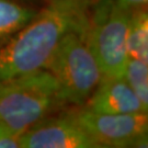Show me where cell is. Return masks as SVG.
<instances>
[{
	"mask_svg": "<svg viewBox=\"0 0 148 148\" xmlns=\"http://www.w3.org/2000/svg\"><path fill=\"white\" fill-rule=\"evenodd\" d=\"M132 13H115L89 24L87 42L102 77H123L127 62V30Z\"/></svg>",
	"mask_w": 148,
	"mask_h": 148,
	"instance_id": "cell-5",
	"label": "cell"
},
{
	"mask_svg": "<svg viewBox=\"0 0 148 148\" xmlns=\"http://www.w3.org/2000/svg\"><path fill=\"white\" fill-rule=\"evenodd\" d=\"M74 115L99 147H147V113L104 114L84 109Z\"/></svg>",
	"mask_w": 148,
	"mask_h": 148,
	"instance_id": "cell-4",
	"label": "cell"
},
{
	"mask_svg": "<svg viewBox=\"0 0 148 148\" xmlns=\"http://www.w3.org/2000/svg\"><path fill=\"white\" fill-rule=\"evenodd\" d=\"M59 103L58 84L45 68L0 81V122L19 136Z\"/></svg>",
	"mask_w": 148,
	"mask_h": 148,
	"instance_id": "cell-2",
	"label": "cell"
},
{
	"mask_svg": "<svg viewBox=\"0 0 148 148\" xmlns=\"http://www.w3.org/2000/svg\"><path fill=\"white\" fill-rule=\"evenodd\" d=\"M44 68L57 81L62 103H86L102 78L87 42V32L71 31L65 34Z\"/></svg>",
	"mask_w": 148,
	"mask_h": 148,
	"instance_id": "cell-3",
	"label": "cell"
},
{
	"mask_svg": "<svg viewBox=\"0 0 148 148\" xmlns=\"http://www.w3.org/2000/svg\"><path fill=\"white\" fill-rule=\"evenodd\" d=\"M148 0H98L92 9L90 24L97 23L115 13H133L139 9H146Z\"/></svg>",
	"mask_w": 148,
	"mask_h": 148,
	"instance_id": "cell-11",
	"label": "cell"
},
{
	"mask_svg": "<svg viewBox=\"0 0 148 148\" xmlns=\"http://www.w3.org/2000/svg\"><path fill=\"white\" fill-rule=\"evenodd\" d=\"M123 77L144 106L148 108V63L127 58Z\"/></svg>",
	"mask_w": 148,
	"mask_h": 148,
	"instance_id": "cell-10",
	"label": "cell"
},
{
	"mask_svg": "<svg viewBox=\"0 0 148 148\" xmlns=\"http://www.w3.org/2000/svg\"><path fill=\"white\" fill-rule=\"evenodd\" d=\"M37 11L13 0H0V40L11 36L27 25Z\"/></svg>",
	"mask_w": 148,
	"mask_h": 148,
	"instance_id": "cell-9",
	"label": "cell"
},
{
	"mask_svg": "<svg viewBox=\"0 0 148 148\" xmlns=\"http://www.w3.org/2000/svg\"><path fill=\"white\" fill-rule=\"evenodd\" d=\"M20 148H99L74 113L44 119L20 136Z\"/></svg>",
	"mask_w": 148,
	"mask_h": 148,
	"instance_id": "cell-6",
	"label": "cell"
},
{
	"mask_svg": "<svg viewBox=\"0 0 148 148\" xmlns=\"http://www.w3.org/2000/svg\"><path fill=\"white\" fill-rule=\"evenodd\" d=\"M0 148H20V136L0 122Z\"/></svg>",
	"mask_w": 148,
	"mask_h": 148,
	"instance_id": "cell-12",
	"label": "cell"
},
{
	"mask_svg": "<svg viewBox=\"0 0 148 148\" xmlns=\"http://www.w3.org/2000/svg\"><path fill=\"white\" fill-rule=\"evenodd\" d=\"M86 109L104 114L147 113L124 77H102L95 91L86 102Z\"/></svg>",
	"mask_w": 148,
	"mask_h": 148,
	"instance_id": "cell-7",
	"label": "cell"
},
{
	"mask_svg": "<svg viewBox=\"0 0 148 148\" xmlns=\"http://www.w3.org/2000/svg\"><path fill=\"white\" fill-rule=\"evenodd\" d=\"M90 0H49L36 16L0 43V81L44 68L59 41L88 32Z\"/></svg>",
	"mask_w": 148,
	"mask_h": 148,
	"instance_id": "cell-1",
	"label": "cell"
},
{
	"mask_svg": "<svg viewBox=\"0 0 148 148\" xmlns=\"http://www.w3.org/2000/svg\"><path fill=\"white\" fill-rule=\"evenodd\" d=\"M127 56L148 63V13L146 9L134 11L127 30Z\"/></svg>",
	"mask_w": 148,
	"mask_h": 148,
	"instance_id": "cell-8",
	"label": "cell"
}]
</instances>
